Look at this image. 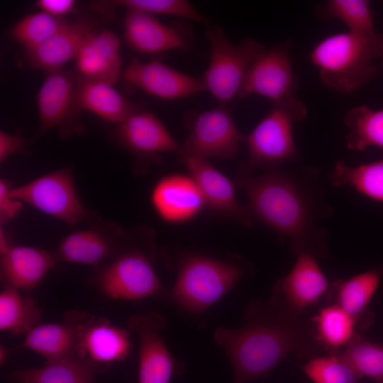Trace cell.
I'll return each instance as SVG.
<instances>
[{
  "instance_id": "13",
  "label": "cell",
  "mask_w": 383,
  "mask_h": 383,
  "mask_svg": "<svg viewBox=\"0 0 383 383\" xmlns=\"http://www.w3.org/2000/svg\"><path fill=\"white\" fill-rule=\"evenodd\" d=\"M89 11L77 15L58 33L40 45L25 50L27 65L46 72L61 69L75 59L87 36L111 19L113 9L89 7Z\"/></svg>"
},
{
  "instance_id": "25",
  "label": "cell",
  "mask_w": 383,
  "mask_h": 383,
  "mask_svg": "<svg viewBox=\"0 0 383 383\" xmlns=\"http://www.w3.org/2000/svg\"><path fill=\"white\" fill-rule=\"evenodd\" d=\"M382 274L383 267H378L333 282L326 296L328 304H336L346 311L354 320L357 330L368 328L374 321V314L368 305Z\"/></svg>"
},
{
  "instance_id": "28",
  "label": "cell",
  "mask_w": 383,
  "mask_h": 383,
  "mask_svg": "<svg viewBox=\"0 0 383 383\" xmlns=\"http://www.w3.org/2000/svg\"><path fill=\"white\" fill-rule=\"evenodd\" d=\"M42 311L33 298L11 286L0 292V330L13 336L26 335L40 323Z\"/></svg>"
},
{
  "instance_id": "7",
  "label": "cell",
  "mask_w": 383,
  "mask_h": 383,
  "mask_svg": "<svg viewBox=\"0 0 383 383\" xmlns=\"http://www.w3.org/2000/svg\"><path fill=\"white\" fill-rule=\"evenodd\" d=\"M206 35L210 60L201 77L204 89L225 105L239 95L248 70L265 48L250 38L234 44L218 26H209Z\"/></svg>"
},
{
  "instance_id": "8",
  "label": "cell",
  "mask_w": 383,
  "mask_h": 383,
  "mask_svg": "<svg viewBox=\"0 0 383 383\" xmlns=\"http://www.w3.org/2000/svg\"><path fill=\"white\" fill-rule=\"evenodd\" d=\"M81 81L77 72L62 69L46 72L36 98L40 125L33 142L53 128H57L63 138L82 133L83 110L79 101Z\"/></svg>"
},
{
  "instance_id": "21",
  "label": "cell",
  "mask_w": 383,
  "mask_h": 383,
  "mask_svg": "<svg viewBox=\"0 0 383 383\" xmlns=\"http://www.w3.org/2000/svg\"><path fill=\"white\" fill-rule=\"evenodd\" d=\"M290 272L279 279L272 289L291 309L298 313L316 305L326 296L331 283L312 255H298Z\"/></svg>"
},
{
  "instance_id": "12",
  "label": "cell",
  "mask_w": 383,
  "mask_h": 383,
  "mask_svg": "<svg viewBox=\"0 0 383 383\" xmlns=\"http://www.w3.org/2000/svg\"><path fill=\"white\" fill-rule=\"evenodd\" d=\"M291 45L287 40L265 48L248 70L238 96L258 95L277 103L295 96L299 79L289 55Z\"/></svg>"
},
{
  "instance_id": "36",
  "label": "cell",
  "mask_w": 383,
  "mask_h": 383,
  "mask_svg": "<svg viewBox=\"0 0 383 383\" xmlns=\"http://www.w3.org/2000/svg\"><path fill=\"white\" fill-rule=\"evenodd\" d=\"M301 368L313 383H360V377L339 354L313 357Z\"/></svg>"
},
{
  "instance_id": "17",
  "label": "cell",
  "mask_w": 383,
  "mask_h": 383,
  "mask_svg": "<svg viewBox=\"0 0 383 383\" xmlns=\"http://www.w3.org/2000/svg\"><path fill=\"white\" fill-rule=\"evenodd\" d=\"M124 38L135 50L155 54L190 48L192 35L184 25H166L154 15L126 9L123 20Z\"/></svg>"
},
{
  "instance_id": "23",
  "label": "cell",
  "mask_w": 383,
  "mask_h": 383,
  "mask_svg": "<svg viewBox=\"0 0 383 383\" xmlns=\"http://www.w3.org/2000/svg\"><path fill=\"white\" fill-rule=\"evenodd\" d=\"M121 43L112 31L99 28L85 39L75 58L76 71L86 79L113 85L122 77Z\"/></svg>"
},
{
  "instance_id": "34",
  "label": "cell",
  "mask_w": 383,
  "mask_h": 383,
  "mask_svg": "<svg viewBox=\"0 0 383 383\" xmlns=\"http://www.w3.org/2000/svg\"><path fill=\"white\" fill-rule=\"evenodd\" d=\"M69 21L41 11L29 13L15 23L10 30V36L25 50H30L50 39Z\"/></svg>"
},
{
  "instance_id": "3",
  "label": "cell",
  "mask_w": 383,
  "mask_h": 383,
  "mask_svg": "<svg viewBox=\"0 0 383 383\" xmlns=\"http://www.w3.org/2000/svg\"><path fill=\"white\" fill-rule=\"evenodd\" d=\"M382 54V34L365 35L346 31L322 39L312 49L309 59L326 86L348 94L373 78L374 60Z\"/></svg>"
},
{
  "instance_id": "10",
  "label": "cell",
  "mask_w": 383,
  "mask_h": 383,
  "mask_svg": "<svg viewBox=\"0 0 383 383\" xmlns=\"http://www.w3.org/2000/svg\"><path fill=\"white\" fill-rule=\"evenodd\" d=\"M189 133L180 145L178 155L203 158L231 159L235 157L245 136L237 128L233 116L224 105L189 116Z\"/></svg>"
},
{
  "instance_id": "5",
  "label": "cell",
  "mask_w": 383,
  "mask_h": 383,
  "mask_svg": "<svg viewBox=\"0 0 383 383\" xmlns=\"http://www.w3.org/2000/svg\"><path fill=\"white\" fill-rule=\"evenodd\" d=\"M128 233L122 250L96 269L91 285L104 296L116 300L137 301L150 296L166 298L167 291L153 267L155 248L150 232L138 237Z\"/></svg>"
},
{
  "instance_id": "31",
  "label": "cell",
  "mask_w": 383,
  "mask_h": 383,
  "mask_svg": "<svg viewBox=\"0 0 383 383\" xmlns=\"http://www.w3.org/2000/svg\"><path fill=\"white\" fill-rule=\"evenodd\" d=\"M344 123L348 129L345 141L349 149L383 150V109H373L365 105L355 106L346 112Z\"/></svg>"
},
{
  "instance_id": "27",
  "label": "cell",
  "mask_w": 383,
  "mask_h": 383,
  "mask_svg": "<svg viewBox=\"0 0 383 383\" xmlns=\"http://www.w3.org/2000/svg\"><path fill=\"white\" fill-rule=\"evenodd\" d=\"M101 368L88 358L45 362L38 368L17 370L8 376L10 383H94Z\"/></svg>"
},
{
  "instance_id": "9",
  "label": "cell",
  "mask_w": 383,
  "mask_h": 383,
  "mask_svg": "<svg viewBox=\"0 0 383 383\" xmlns=\"http://www.w3.org/2000/svg\"><path fill=\"white\" fill-rule=\"evenodd\" d=\"M11 195L72 227L87 220L91 211L79 196L71 167L57 170L12 187Z\"/></svg>"
},
{
  "instance_id": "39",
  "label": "cell",
  "mask_w": 383,
  "mask_h": 383,
  "mask_svg": "<svg viewBox=\"0 0 383 383\" xmlns=\"http://www.w3.org/2000/svg\"><path fill=\"white\" fill-rule=\"evenodd\" d=\"M76 1L73 0H38L36 6L41 11L52 16L64 18L74 11Z\"/></svg>"
},
{
  "instance_id": "38",
  "label": "cell",
  "mask_w": 383,
  "mask_h": 383,
  "mask_svg": "<svg viewBox=\"0 0 383 383\" xmlns=\"http://www.w3.org/2000/svg\"><path fill=\"white\" fill-rule=\"evenodd\" d=\"M26 141L20 132H0V162H4L13 154L26 152Z\"/></svg>"
},
{
  "instance_id": "29",
  "label": "cell",
  "mask_w": 383,
  "mask_h": 383,
  "mask_svg": "<svg viewBox=\"0 0 383 383\" xmlns=\"http://www.w3.org/2000/svg\"><path fill=\"white\" fill-rule=\"evenodd\" d=\"M318 343L328 354H338L356 333L353 318L341 307L328 304L311 317Z\"/></svg>"
},
{
  "instance_id": "19",
  "label": "cell",
  "mask_w": 383,
  "mask_h": 383,
  "mask_svg": "<svg viewBox=\"0 0 383 383\" xmlns=\"http://www.w3.org/2000/svg\"><path fill=\"white\" fill-rule=\"evenodd\" d=\"M150 203L157 216L169 223L189 221L206 206L194 179L183 173L170 174L157 180L151 190Z\"/></svg>"
},
{
  "instance_id": "40",
  "label": "cell",
  "mask_w": 383,
  "mask_h": 383,
  "mask_svg": "<svg viewBox=\"0 0 383 383\" xmlns=\"http://www.w3.org/2000/svg\"><path fill=\"white\" fill-rule=\"evenodd\" d=\"M9 349L6 348L4 346L1 345L0 346V363L1 365H4L7 357H9Z\"/></svg>"
},
{
  "instance_id": "1",
  "label": "cell",
  "mask_w": 383,
  "mask_h": 383,
  "mask_svg": "<svg viewBox=\"0 0 383 383\" xmlns=\"http://www.w3.org/2000/svg\"><path fill=\"white\" fill-rule=\"evenodd\" d=\"M235 184L246 193L255 219L272 228L282 242H288L295 255H328V232L323 220L329 218L333 210L324 197L317 169L282 166L259 175L239 171Z\"/></svg>"
},
{
  "instance_id": "22",
  "label": "cell",
  "mask_w": 383,
  "mask_h": 383,
  "mask_svg": "<svg viewBox=\"0 0 383 383\" xmlns=\"http://www.w3.org/2000/svg\"><path fill=\"white\" fill-rule=\"evenodd\" d=\"M84 311L71 310L62 323H40L25 337L16 349L31 350L45 358V362L79 358V330Z\"/></svg>"
},
{
  "instance_id": "6",
  "label": "cell",
  "mask_w": 383,
  "mask_h": 383,
  "mask_svg": "<svg viewBox=\"0 0 383 383\" xmlns=\"http://www.w3.org/2000/svg\"><path fill=\"white\" fill-rule=\"evenodd\" d=\"M306 114V104L296 96L272 103L270 111L245 138L248 158L239 171L252 174L257 168H277L296 161L299 155L293 128Z\"/></svg>"
},
{
  "instance_id": "37",
  "label": "cell",
  "mask_w": 383,
  "mask_h": 383,
  "mask_svg": "<svg viewBox=\"0 0 383 383\" xmlns=\"http://www.w3.org/2000/svg\"><path fill=\"white\" fill-rule=\"evenodd\" d=\"M10 182L0 179V221L4 224L14 218L23 209V203L11 195Z\"/></svg>"
},
{
  "instance_id": "32",
  "label": "cell",
  "mask_w": 383,
  "mask_h": 383,
  "mask_svg": "<svg viewBox=\"0 0 383 383\" xmlns=\"http://www.w3.org/2000/svg\"><path fill=\"white\" fill-rule=\"evenodd\" d=\"M317 15L324 19H338L348 31L371 35L376 33L373 13L366 0H328L316 8Z\"/></svg>"
},
{
  "instance_id": "35",
  "label": "cell",
  "mask_w": 383,
  "mask_h": 383,
  "mask_svg": "<svg viewBox=\"0 0 383 383\" xmlns=\"http://www.w3.org/2000/svg\"><path fill=\"white\" fill-rule=\"evenodd\" d=\"M104 9H115L123 6L150 14H162L177 16L206 24L208 19L188 1L185 0H109L91 4Z\"/></svg>"
},
{
  "instance_id": "15",
  "label": "cell",
  "mask_w": 383,
  "mask_h": 383,
  "mask_svg": "<svg viewBox=\"0 0 383 383\" xmlns=\"http://www.w3.org/2000/svg\"><path fill=\"white\" fill-rule=\"evenodd\" d=\"M179 159L198 184L206 205L221 216L234 219L252 227L255 218L248 206L239 204L236 199L235 184L217 170L208 159L179 155Z\"/></svg>"
},
{
  "instance_id": "24",
  "label": "cell",
  "mask_w": 383,
  "mask_h": 383,
  "mask_svg": "<svg viewBox=\"0 0 383 383\" xmlns=\"http://www.w3.org/2000/svg\"><path fill=\"white\" fill-rule=\"evenodd\" d=\"M59 261L56 252L12 244L1 255V279L4 285L30 291Z\"/></svg>"
},
{
  "instance_id": "18",
  "label": "cell",
  "mask_w": 383,
  "mask_h": 383,
  "mask_svg": "<svg viewBox=\"0 0 383 383\" xmlns=\"http://www.w3.org/2000/svg\"><path fill=\"white\" fill-rule=\"evenodd\" d=\"M129 334L107 318L84 311L79 330V358H88L100 368L123 362L133 347Z\"/></svg>"
},
{
  "instance_id": "16",
  "label": "cell",
  "mask_w": 383,
  "mask_h": 383,
  "mask_svg": "<svg viewBox=\"0 0 383 383\" xmlns=\"http://www.w3.org/2000/svg\"><path fill=\"white\" fill-rule=\"evenodd\" d=\"M122 77L127 84L162 100L187 98L205 91L201 77L184 74L158 60L141 62L133 58Z\"/></svg>"
},
{
  "instance_id": "4",
  "label": "cell",
  "mask_w": 383,
  "mask_h": 383,
  "mask_svg": "<svg viewBox=\"0 0 383 383\" xmlns=\"http://www.w3.org/2000/svg\"><path fill=\"white\" fill-rule=\"evenodd\" d=\"M252 272V266L238 255L217 260L187 254L177 265L175 283L165 299L187 311L199 314Z\"/></svg>"
},
{
  "instance_id": "2",
  "label": "cell",
  "mask_w": 383,
  "mask_h": 383,
  "mask_svg": "<svg viewBox=\"0 0 383 383\" xmlns=\"http://www.w3.org/2000/svg\"><path fill=\"white\" fill-rule=\"evenodd\" d=\"M241 318V327H218L213 333L230 361L233 383L267 377L290 354L310 360L326 352L311 317L293 311L274 294L250 301Z\"/></svg>"
},
{
  "instance_id": "30",
  "label": "cell",
  "mask_w": 383,
  "mask_h": 383,
  "mask_svg": "<svg viewBox=\"0 0 383 383\" xmlns=\"http://www.w3.org/2000/svg\"><path fill=\"white\" fill-rule=\"evenodd\" d=\"M334 187H350L358 193L383 203V160L350 165L336 162L329 174Z\"/></svg>"
},
{
  "instance_id": "14",
  "label": "cell",
  "mask_w": 383,
  "mask_h": 383,
  "mask_svg": "<svg viewBox=\"0 0 383 383\" xmlns=\"http://www.w3.org/2000/svg\"><path fill=\"white\" fill-rule=\"evenodd\" d=\"M126 326L139 343L138 383H170L180 367L160 335L165 326L162 315L136 313L127 319Z\"/></svg>"
},
{
  "instance_id": "33",
  "label": "cell",
  "mask_w": 383,
  "mask_h": 383,
  "mask_svg": "<svg viewBox=\"0 0 383 383\" xmlns=\"http://www.w3.org/2000/svg\"><path fill=\"white\" fill-rule=\"evenodd\" d=\"M338 354L360 379L369 377L376 383H383V343L370 341L356 333Z\"/></svg>"
},
{
  "instance_id": "11",
  "label": "cell",
  "mask_w": 383,
  "mask_h": 383,
  "mask_svg": "<svg viewBox=\"0 0 383 383\" xmlns=\"http://www.w3.org/2000/svg\"><path fill=\"white\" fill-rule=\"evenodd\" d=\"M87 228L67 235L56 251L60 261L89 265L96 269L113 259L124 247L128 232L91 211Z\"/></svg>"
},
{
  "instance_id": "26",
  "label": "cell",
  "mask_w": 383,
  "mask_h": 383,
  "mask_svg": "<svg viewBox=\"0 0 383 383\" xmlns=\"http://www.w3.org/2000/svg\"><path fill=\"white\" fill-rule=\"evenodd\" d=\"M113 86L107 82L82 78L79 90L82 109L117 124L140 109Z\"/></svg>"
},
{
  "instance_id": "20",
  "label": "cell",
  "mask_w": 383,
  "mask_h": 383,
  "mask_svg": "<svg viewBox=\"0 0 383 383\" xmlns=\"http://www.w3.org/2000/svg\"><path fill=\"white\" fill-rule=\"evenodd\" d=\"M118 141L140 160H150L165 153H177L180 145L153 113L138 110L115 130Z\"/></svg>"
}]
</instances>
